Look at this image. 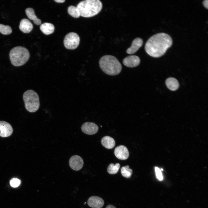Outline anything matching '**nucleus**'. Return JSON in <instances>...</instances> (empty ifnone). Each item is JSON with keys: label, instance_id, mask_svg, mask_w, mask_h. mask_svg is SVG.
<instances>
[{"label": "nucleus", "instance_id": "obj_1", "mask_svg": "<svg viewBox=\"0 0 208 208\" xmlns=\"http://www.w3.org/2000/svg\"><path fill=\"white\" fill-rule=\"evenodd\" d=\"M172 40L170 36L164 33H159L151 36L145 46L146 53L150 56L159 57L164 55L171 47Z\"/></svg>", "mask_w": 208, "mask_h": 208}, {"label": "nucleus", "instance_id": "obj_2", "mask_svg": "<svg viewBox=\"0 0 208 208\" xmlns=\"http://www.w3.org/2000/svg\"><path fill=\"white\" fill-rule=\"evenodd\" d=\"M99 63L102 71L109 75H117L122 69V65L118 60L112 55H105L103 56L100 59Z\"/></svg>", "mask_w": 208, "mask_h": 208}, {"label": "nucleus", "instance_id": "obj_3", "mask_svg": "<svg viewBox=\"0 0 208 208\" xmlns=\"http://www.w3.org/2000/svg\"><path fill=\"white\" fill-rule=\"evenodd\" d=\"M102 6V3L99 0H86L80 1L77 7L80 16L89 18L97 14L101 10Z\"/></svg>", "mask_w": 208, "mask_h": 208}, {"label": "nucleus", "instance_id": "obj_4", "mask_svg": "<svg viewBox=\"0 0 208 208\" xmlns=\"http://www.w3.org/2000/svg\"><path fill=\"white\" fill-rule=\"evenodd\" d=\"M9 56L12 64L14 66H19L24 65L28 61L30 54L26 48L17 46L11 50Z\"/></svg>", "mask_w": 208, "mask_h": 208}, {"label": "nucleus", "instance_id": "obj_5", "mask_svg": "<svg viewBox=\"0 0 208 208\" xmlns=\"http://www.w3.org/2000/svg\"><path fill=\"white\" fill-rule=\"evenodd\" d=\"M23 99L26 110L30 112H34L38 109L40 100L38 95L31 90H27L23 95Z\"/></svg>", "mask_w": 208, "mask_h": 208}, {"label": "nucleus", "instance_id": "obj_6", "mask_svg": "<svg viewBox=\"0 0 208 208\" xmlns=\"http://www.w3.org/2000/svg\"><path fill=\"white\" fill-rule=\"evenodd\" d=\"M80 38L76 33L71 32L68 34L65 37L64 40V47L67 49H74L79 45Z\"/></svg>", "mask_w": 208, "mask_h": 208}, {"label": "nucleus", "instance_id": "obj_7", "mask_svg": "<svg viewBox=\"0 0 208 208\" xmlns=\"http://www.w3.org/2000/svg\"><path fill=\"white\" fill-rule=\"evenodd\" d=\"M69 165L73 170L78 171L81 169L83 165V161L82 158L78 155H74L69 159Z\"/></svg>", "mask_w": 208, "mask_h": 208}, {"label": "nucleus", "instance_id": "obj_8", "mask_svg": "<svg viewBox=\"0 0 208 208\" xmlns=\"http://www.w3.org/2000/svg\"><path fill=\"white\" fill-rule=\"evenodd\" d=\"M81 129L84 133L90 135H93L98 131L99 127L96 124L92 122H86L81 126Z\"/></svg>", "mask_w": 208, "mask_h": 208}, {"label": "nucleus", "instance_id": "obj_9", "mask_svg": "<svg viewBox=\"0 0 208 208\" xmlns=\"http://www.w3.org/2000/svg\"><path fill=\"white\" fill-rule=\"evenodd\" d=\"M140 62V57L136 55H131L124 59L123 63L125 66L130 68L136 67L139 65Z\"/></svg>", "mask_w": 208, "mask_h": 208}, {"label": "nucleus", "instance_id": "obj_10", "mask_svg": "<svg viewBox=\"0 0 208 208\" xmlns=\"http://www.w3.org/2000/svg\"><path fill=\"white\" fill-rule=\"evenodd\" d=\"M114 153L116 157L121 160H126L129 157V153L127 148L122 145L116 147L114 149Z\"/></svg>", "mask_w": 208, "mask_h": 208}, {"label": "nucleus", "instance_id": "obj_11", "mask_svg": "<svg viewBox=\"0 0 208 208\" xmlns=\"http://www.w3.org/2000/svg\"><path fill=\"white\" fill-rule=\"evenodd\" d=\"M0 136L2 137H8L11 135L13 129L8 122L3 121H0Z\"/></svg>", "mask_w": 208, "mask_h": 208}, {"label": "nucleus", "instance_id": "obj_12", "mask_svg": "<svg viewBox=\"0 0 208 208\" xmlns=\"http://www.w3.org/2000/svg\"><path fill=\"white\" fill-rule=\"evenodd\" d=\"M143 43V41L142 38H136L133 41L131 46L127 50V53L129 54L135 53L142 46Z\"/></svg>", "mask_w": 208, "mask_h": 208}, {"label": "nucleus", "instance_id": "obj_13", "mask_svg": "<svg viewBox=\"0 0 208 208\" xmlns=\"http://www.w3.org/2000/svg\"><path fill=\"white\" fill-rule=\"evenodd\" d=\"M88 205L93 208H101L104 205V202L101 198L95 196L90 197L87 201Z\"/></svg>", "mask_w": 208, "mask_h": 208}, {"label": "nucleus", "instance_id": "obj_14", "mask_svg": "<svg viewBox=\"0 0 208 208\" xmlns=\"http://www.w3.org/2000/svg\"><path fill=\"white\" fill-rule=\"evenodd\" d=\"M19 28L23 32L25 33L30 32L33 28V25L31 22L26 18L22 19L20 23Z\"/></svg>", "mask_w": 208, "mask_h": 208}, {"label": "nucleus", "instance_id": "obj_15", "mask_svg": "<svg viewBox=\"0 0 208 208\" xmlns=\"http://www.w3.org/2000/svg\"><path fill=\"white\" fill-rule=\"evenodd\" d=\"M101 143L103 146L109 149L113 148L115 145L114 139L108 136L104 137L101 139Z\"/></svg>", "mask_w": 208, "mask_h": 208}, {"label": "nucleus", "instance_id": "obj_16", "mask_svg": "<svg viewBox=\"0 0 208 208\" xmlns=\"http://www.w3.org/2000/svg\"><path fill=\"white\" fill-rule=\"evenodd\" d=\"M25 12L27 17L30 19L33 20L35 24L38 25L41 24V20L36 15L34 11L33 8H27L25 10Z\"/></svg>", "mask_w": 208, "mask_h": 208}, {"label": "nucleus", "instance_id": "obj_17", "mask_svg": "<svg viewBox=\"0 0 208 208\" xmlns=\"http://www.w3.org/2000/svg\"><path fill=\"white\" fill-rule=\"evenodd\" d=\"M40 29L43 34L48 35L53 32L55 29V27L51 23H44L41 25Z\"/></svg>", "mask_w": 208, "mask_h": 208}, {"label": "nucleus", "instance_id": "obj_18", "mask_svg": "<svg viewBox=\"0 0 208 208\" xmlns=\"http://www.w3.org/2000/svg\"><path fill=\"white\" fill-rule=\"evenodd\" d=\"M166 84L167 88L172 91L176 90L179 86L178 81L173 77L168 78L166 81Z\"/></svg>", "mask_w": 208, "mask_h": 208}, {"label": "nucleus", "instance_id": "obj_19", "mask_svg": "<svg viewBox=\"0 0 208 208\" xmlns=\"http://www.w3.org/2000/svg\"><path fill=\"white\" fill-rule=\"evenodd\" d=\"M68 14L75 18H78L80 16L79 10L77 7L73 5L69 6L68 8Z\"/></svg>", "mask_w": 208, "mask_h": 208}, {"label": "nucleus", "instance_id": "obj_20", "mask_svg": "<svg viewBox=\"0 0 208 208\" xmlns=\"http://www.w3.org/2000/svg\"><path fill=\"white\" fill-rule=\"evenodd\" d=\"M120 167V164L118 163H117L115 165L113 163H111L107 168V171L109 174H116L118 172Z\"/></svg>", "mask_w": 208, "mask_h": 208}, {"label": "nucleus", "instance_id": "obj_21", "mask_svg": "<svg viewBox=\"0 0 208 208\" xmlns=\"http://www.w3.org/2000/svg\"><path fill=\"white\" fill-rule=\"evenodd\" d=\"M121 172L122 175L126 178H130L133 172L131 169L129 168L128 165L122 167L121 169Z\"/></svg>", "mask_w": 208, "mask_h": 208}, {"label": "nucleus", "instance_id": "obj_22", "mask_svg": "<svg viewBox=\"0 0 208 208\" xmlns=\"http://www.w3.org/2000/svg\"><path fill=\"white\" fill-rule=\"evenodd\" d=\"M12 29L8 25L0 24V33L4 35H8L11 33Z\"/></svg>", "mask_w": 208, "mask_h": 208}, {"label": "nucleus", "instance_id": "obj_23", "mask_svg": "<svg viewBox=\"0 0 208 208\" xmlns=\"http://www.w3.org/2000/svg\"><path fill=\"white\" fill-rule=\"evenodd\" d=\"M21 183V181L16 178L12 179L10 181V184L11 186L15 187H18Z\"/></svg>", "mask_w": 208, "mask_h": 208}, {"label": "nucleus", "instance_id": "obj_24", "mask_svg": "<svg viewBox=\"0 0 208 208\" xmlns=\"http://www.w3.org/2000/svg\"><path fill=\"white\" fill-rule=\"evenodd\" d=\"M155 171L157 179L159 180H162L163 179V177L160 170L158 168L156 167Z\"/></svg>", "mask_w": 208, "mask_h": 208}, {"label": "nucleus", "instance_id": "obj_25", "mask_svg": "<svg viewBox=\"0 0 208 208\" xmlns=\"http://www.w3.org/2000/svg\"><path fill=\"white\" fill-rule=\"evenodd\" d=\"M208 1L207 0H205L203 2V4L204 7L207 9L208 8Z\"/></svg>", "mask_w": 208, "mask_h": 208}, {"label": "nucleus", "instance_id": "obj_26", "mask_svg": "<svg viewBox=\"0 0 208 208\" xmlns=\"http://www.w3.org/2000/svg\"><path fill=\"white\" fill-rule=\"evenodd\" d=\"M54 1L58 3H63L65 1V0H54Z\"/></svg>", "mask_w": 208, "mask_h": 208}, {"label": "nucleus", "instance_id": "obj_27", "mask_svg": "<svg viewBox=\"0 0 208 208\" xmlns=\"http://www.w3.org/2000/svg\"><path fill=\"white\" fill-rule=\"evenodd\" d=\"M106 208H116V207L112 205H107Z\"/></svg>", "mask_w": 208, "mask_h": 208}]
</instances>
